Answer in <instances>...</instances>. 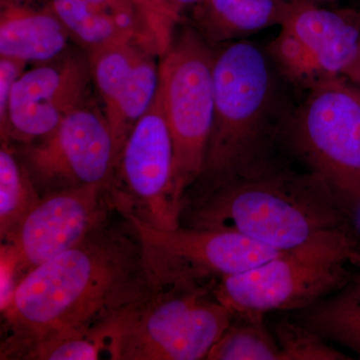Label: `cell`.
I'll use <instances>...</instances> for the list:
<instances>
[{
    "label": "cell",
    "mask_w": 360,
    "mask_h": 360,
    "mask_svg": "<svg viewBox=\"0 0 360 360\" xmlns=\"http://www.w3.org/2000/svg\"><path fill=\"white\" fill-rule=\"evenodd\" d=\"M160 281L134 225L116 212L21 279L1 309L7 336L0 359H22L42 343L90 338Z\"/></svg>",
    "instance_id": "1"
},
{
    "label": "cell",
    "mask_w": 360,
    "mask_h": 360,
    "mask_svg": "<svg viewBox=\"0 0 360 360\" xmlns=\"http://www.w3.org/2000/svg\"><path fill=\"white\" fill-rule=\"evenodd\" d=\"M288 156L257 172L184 193L179 226L238 231L284 251L354 217L319 175Z\"/></svg>",
    "instance_id": "2"
},
{
    "label": "cell",
    "mask_w": 360,
    "mask_h": 360,
    "mask_svg": "<svg viewBox=\"0 0 360 360\" xmlns=\"http://www.w3.org/2000/svg\"><path fill=\"white\" fill-rule=\"evenodd\" d=\"M213 73L212 134L202 172L188 189L252 174L286 156L279 143L281 130L302 96L266 46L248 39L219 44Z\"/></svg>",
    "instance_id": "3"
},
{
    "label": "cell",
    "mask_w": 360,
    "mask_h": 360,
    "mask_svg": "<svg viewBox=\"0 0 360 360\" xmlns=\"http://www.w3.org/2000/svg\"><path fill=\"white\" fill-rule=\"evenodd\" d=\"M217 281L160 278L90 338L112 360L206 359L234 315L215 295Z\"/></svg>",
    "instance_id": "4"
},
{
    "label": "cell",
    "mask_w": 360,
    "mask_h": 360,
    "mask_svg": "<svg viewBox=\"0 0 360 360\" xmlns=\"http://www.w3.org/2000/svg\"><path fill=\"white\" fill-rule=\"evenodd\" d=\"M359 250L354 224L329 229L255 269L222 277L213 291L233 314L300 311L350 283Z\"/></svg>",
    "instance_id": "5"
},
{
    "label": "cell",
    "mask_w": 360,
    "mask_h": 360,
    "mask_svg": "<svg viewBox=\"0 0 360 360\" xmlns=\"http://www.w3.org/2000/svg\"><path fill=\"white\" fill-rule=\"evenodd\" d=\"M279 143L293 162L321 177L355 217L360 210V85L338 78L302 92Z\"/></svg>",
    "instance_id": "6"
},
{
    "label": "cell",
    "mask_w": 360,
    "mask_h": 360,
    "mask_svg": "<svg viewBox=\"0 0 360 360\" xmlns=\"http://www.w3.org/2000/svg\"><path fill=\"white\" fill-rule=\"evenodd\" d=\"M214 49L186 28L160 63V91L174 148V189L184 193L200 177L214 120Z\"/></svg>",
    "instance_id": "7"
},
{
    "label": "cell",
    "mask_w": 360,
    "mask_h": 360,
    "mask_svg": "<svg viewBox=\"0 0 360 360\" xmlns=\"http://www.w3.org/2000/svg\"><path fill=\"white\" fill-rule=\"evenodd\" d=\"M359 47V11L297 0L266 49L286 79L302 94L338 78L357 84Z\"/></svg>",
    "instance_id": "8"
},
{
    "label": "cell",
    "mask_w": 360,
    "mask_h": 360,
    "mask_svg": "<svg viewBox=\"0 0 360 360\" xmlns=\"http://www.w3.org/2000/svg\"><path fill=\"white\" fill-rule=\"evenodd\" d=\"M115 212L158 231L179 227L174 148L160 89L123 144L108 186Z\"/></svg>",
    "instance_id": "9"
},
{
    "label": "cell",
    "mask_w": 360,
    "mask_h": 360,
    "mask_svg": "<svg viewBox=\"0 0 360 360\" xmlns=\"http://www.w3.org/2000/svg\"><path fill=\"white\" fill-rule=\"evenodd\" d=\"M14 148L41 196L90 184L110 186L117 161L105 115L84 101L51 134Z\"/></svg>",
    "instance_id": "10"
},
{
    "label": "cell",
    "mask_w": 360,
    "mask_h": 360,
    "mask_svg": "<svg viewBox=\"0 0 360 360\" xmlns=\"http://www.w3.org/2000/svg\"><path fill=\"white\" fill-rule=\"evenodd\" d=\"M116 212L108 184L46 194L1 241L0 262L13 269L18 285L28 272L79 245Z\"/></svg>",
    "instance_id": "11"
},
{
    "label": "cell",
    "mask_w": 360,
    "mask_h": 360,
    "mask_svg": "<svg viewBox=\"0 0 360 360\" xmlns=\"http://www.w3.org/2000/svg\"><path fill=\"white\" fill-rule=\"evenodd\" d=\"M127 219L139 232L158 272L191 270L205 278L219 281L255 269L281 252L238 231L182 226L158 231L139 220Z\"/></svg>",
    "instance_id": "12"
},
{
    "label": "cell",
    "mask_w": 360,
    "mask_h": 360,
    "mask_svg": "<svg viewBox=\"0 0 360 360\" xmlns=\"http://www.w3.org/2000/svg\"><path fill=\"white\" fill-rule=\"evenodd\" d=\"M91 78L89 60L66 56L25 71L14 84L1 141L25 146L51 134L82 103Z\"/></svg>",
    "instance_id": "13"
},
{
    "label": "cell",
    "mask_w": 360,
    "mask_h": 360,
    "mask_svg": "<svg viewBox=\"0 0 360 360\" xmlns=\"http://www.w3.org/2000/svg\"><path fill=\"white\" fill-rule=\"evenodd\" d=\"M158 56L134 42L89 52L90 73L103 99L117 158L132 127L158 94L160 82Z\"/></svg>",
    "instance_id": "14"
},
{
    "label": "cell",
    "mask_w": 360,
    "mask_h": 360,
    "mask_svg": "<svg viewBox=\"0 0 360 360\" xmlns=\"http://www.w3.org/2000/svg\"><path fill=\"white\" fill-rule=\"evenodd\" d=\"M70 37L49 0H1L0 56L47 63L63 56Z\"/></svg>",
    "instance_id": "15"
},
{
    "label": "cell",
    "mask_w": 360,
    "mask_h": 360,
    "mask_svg": "<svg viewBox=\"0 0 360 360\" xmlns=\"http://www.w3.org/2000/svg\"><path fill=\"white\" fill-rule=\"evenodd\" d=\"M292 4L288 0H203L194 7V18L210 44H221L281 26Z\"/></svg>",
    "instance_id": "16"
},
{
    "label": "cell",
    "mask_w": 360,
    "mask_h": 360,
    "mask_svg": "<svg viewBox=\"0 0 360 360\" xmlns=\"http://www.w3.org/2000/svg\"><path fill=\"white\" fill-rule=\"evenodd\" d=\"M295 321L360 359V288L350 283L335 295L295 311Z\"/></svg>",
    "instance_id": "17"
},
{
    "label": "cell",
    "mask_w": 360,
    "mask_h": 360,
    "mask_svg": "<svg viewBox=\"0 0 360 360\" xmlns=\"http://www.w3.org/2000/svg\"><path fill=\"white\" fill-rule=\"evenodd\" d=\"M49 2L71 39L89 52L122 42L143 45L134 33L113 16L82 0H49Z\"/></svg>",
    "instance_id": "18"
},
{
    "label": "cell",
    "mask_w": 360,
    "mask_h": 360,
    "mask_svg": "<svg viewBox=\"0 0 360 360\" xmlns=\"http://www.w3.org/2000/svg\"><path fill=\"white\" fill-rule=\"evenodd\" d=\"M42 196L21 161L16 148L1 141L0 148V238L1 241L20 224Z\"/></svg>",
    "instance_id": "19"
},
{
    "label": "cell",
    "mask_w": 360,
    "mask_h": 360,
    "mask_svg": "<svg viewBox=\"0 0 360 360\" xmlns=\"http://www.w3.org/2000/svg\"><path fill=\"white\" fill-rule=\"evenodd\" d=\"M262 314H234L206 360H281V348Z\"/></svg>",
    "instance_id": "20"
},
{
    "label": "cell",
    "mask_w": 360,
    "mask_h": 360,
    "mask_svg": "<svg viewBox=\"0 0 360 360\" xmlns=\"http://www.w3.org/2000/svg\"><path fill=\"white\" fill-rule=\"evenodd\" d=\"M271 330L281 348V360L352 359L329 345L323 336L295 319H278Z\"/></svg>",
    "instance_id": "21"
},
{
    "label": "cell",
    "mask_w": 360,
    "mask_h": 360,
    "mask_svg": "<svg viewBox=\"0 0 360 360\" xmlns=\"http://www.w3.org/2000/svg\"><path fill=\"white\" fill-rule=\"evenodd\" d=\"M103 348L91 338H68L42 343L28 350L25 360H96Z\"/></svg>",
    "instance_id": "22"
},
{
    "label": "cell",
    "mask_w": 360,
    "mask_h": 360,
    "mask_svg": "<svg viewBox=\"0 0 360 360\" xmlns=\"http://www.w3.org/2000/svg\"><path fill=\"white\" fill-rule=\"evenodd\" d=\"M27 63L7 56H0V129L6 127L9 98L18 78L25 72Z\"/></svg>",
    "instance_id": "23"
},
{
    "label": "cell",
    "mask_w": 360,
    "mask_h": 360,
    "mask_svg": "<svg viewBox=\"0 0 360 360\" xmlns=\"http://www.w3.org/2000/svg\"><path fill=\"white\" fill-rule=\"evenodd\" d=\"M139 1L170 25H175L180 20V16L172 11L168 0H139Z\"/></svg>",
    "instance_id": "24"
},
{
    "label": "cell",
    "mask_w": 360,
    "mask_h": 360,
    "mask_svg": "<svg viewBox=\"0 0 360 360\" xmlns=\"http://www.w3.org/2000/svg\"><path fill=\"white\" fill-rule=\"evenodd\" d=\"M202 1L203 0H168V4H169L174 13L180 16V13H181L184 9L189 6H198Z\"/></svg>",
    "instance_id": "25"
},
{
    "label": "cell",
    "mask_w": 360,
    "mask_h": 360,
    "mask_svg": "<svg viewBox=\"0 0 360 360\" xmlns=\"http://www.w3.org/2000/svg\"><path fill=\"white\" fill-rule=\"evenodd\" d=\"M352 264H354V277H352V281L355 285L360 288V250L355 253L354 259H352Z\"/></svg>",
    "instance_id": "26"
},
{
    "label": "cell",
    "mask_w": 360,
    "mask_h": 360,
    "mask_svg": "<svg viewBox=\"0 0 360 360\" xmlns=\"http://www.w3.org/2000/svg\"><path fill=\"white\" fill-rule=\"evenodd\" d=\"M357 84L360 85V47H359V82Z\"/></svg>",
    "instance_id": "27"
},
{
    "label": "cell",
    "mask_w": 360,
    "mask_h": 360,
    "mask_svg": "<svg viewBox=\"0 0 360 360\" xmlns=\"http://www.w3.org/2000/svg\"><path fill=\"white\" fill-rule=\"evenodd\" d=\"M288 1H297V0H288ZM317 1H321V2H326V4H328V0H317Z\"/></svg>",
    "instance_id": "28"
}]
</instances>
